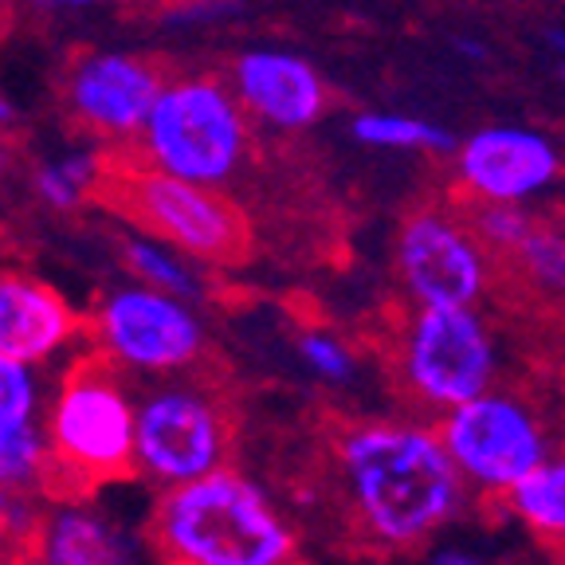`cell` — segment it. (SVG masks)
<instances>
[{
	"mask_svg": "<svg viewBox=\"0 0 565 565\" xmlns=\"http://www.w3.org/2000/svg\"><path fill=\"white\" fill-rule=\"evenodd\" d=\"M334 459L353 519L381 550L433 542L468 499L440 433L424 424H358L342 433Z\"/></svg>",
	"mask_w": 565,
	"mask_h": 565,
	"instance_id": "1",
	"label": "cell"
},
{
	"mask_svg": "<svg viewBox=\"0 0 565 565\" xmlns=\"http://www.w3.org/2000/svg\"><path fill=\"white\" fill-rule=\"evenodd\" d=\"M146 542L158 565H302L299 534L271 494L228 463L166 487Z\"/></svg>",
	"mask_w": 565,
	"mask_h": 565,
	"instance_id": "2",
	"label": "cell"
},
{
	"mask_svg": "<svg viewBox=\"0 0 565 565\" xmlns=\"http://www.w3.org/2000/svg\"><path fill=\"white\" fill-rule=\"evenodd\" d=\"M47 479L60 499H87L98 483L134 471V397L118 365L83 358L63 377L44 420Z\"/></svg>",
	"mask_w": 565,
	"mask_h": 565,
	"instance_id": "3",
	"label": "cell"
},
{
	"mask_svg": "<svg viewBox=\"0 0 565 565\" xmlns=\"http://www.w3.org/2000/svg\"><path fill=\"white\" fill-rule=\"evenodd\" d=\"M247 122L252 118L244 115L228 83L212 75H181L161 83L138 138L130 141V150L118 153H130L141 166L181 181L221 189L247 158Z\"/></svg>",
	"mask_w": 565,
	"mask_h": 565,
	"instance_id": "4",
	"label": "cell"
},
{
	"mask_svg": "<svg viewBox=\"0 0 565 565\" xmlns=\"http://www.w3.org/2000/svg\"><path fill=\"white\" fill-rule=\"evenodd\" d=\"M98 201L196 264H236L247 247L239 212L216 189L141 166L130 153H110Z\"/></svg>",
	"mask_w": 565,
	"mask_h": 565,
	"instance_id": "5",
	"label": "cell"
},
{
	"mask_svg": "<svg viewBox=\"0 0 565 565\" xmlns=\"http://www.w3.org/2000/svg\"><path fill=\"white\" fill-rule=\"evenodd\" d=\"M499 350L476 307H416L401 338V381L433 413L494 385Z\"/></svg>",
	"mask_w": 565,
	"mask_h": 565,
	"instance_id": "6",
	"label": "cell"
},
{
	"mask_svg": "<svg viewBox=\"0 0 565 565\" xmlns=\"http://www.w3.org/2000/svg\"><path fill=\"white\" fill-rule=\"evenodd\" d=\"M98 358L134 373H181L204 353V322L189 299L126 282L90 310Z\"/></svg>",
	"mask_w": 565,
	"mask_h": 565,
	"instance_id": "7",
	"label": "cell"
},
{
	"mask_svg": "<svg viewBox=\"0 0 565 565\" xmlns=\"http://www.w3.org/2000/svg\"><path fill=\"white\" fill-rule=\"evenodd\" d=\"M228 416L204 388L166 385L134 401V471L161 491L224 468Z\"/></svg>",
	"mask_w": 565,
	"mask_h": 565,
	"instance_id": "8",
	"label": "cell"
},
{
	"mask_svg": "<svg viewBox=\"0 0 565 565\" xmlns=\"http://www.w3.org/2000/svg\"><path fill=\"white\" fill-rule=\"evenodd\" d=\"M436 433L463 487L479 494H507L550 456L546 428L534 408L494 388L440 413Z\"/></svg>",
	"mask_w": 565,
	"mask_h": 565,
	"instance_id": "9",
	"label": "cell"
},
{
	"mask_svg": "<svg viewBox=\"0 0 565 565\" xmlns=\"http://www.w3.org/2000/svg\"><path fill=\"white\" fill-rule=\"evenodd\" d=\"M397 275L416 307H479L491 279V252L463 221L424 209L401 224Z\"/></svg>",
	"mask_w": 565,
	"mask_h": 565,
	"instance_id": "10",
	"label": "cell"
},
{
	"mask_svg": "<svg viewBox=\"0 0 565 565\" xmlns=\"http://www.w3.org/2000/svg\"><path fill=\"white\" fill-rule=\"evenodd\" d=\"M161 83H166L161 67L141 55L83 52L67 63L63 75V110L83 134L115 153L130 150Z\"/></svg>",
	"mask_w": 565,
	"mask_h": 565,
	"instance_id": "11",
	"label": "cell"
},
{
	"mask_svg": "<svg viewBox=\"0 0 565 565\" xmlns=\"http://www.w3.org/2000/svg\"><path fill=\"white\" fill-rule=\"evenodd\" d=\"M562 173V153L530 126H483L456 150V177L476 204H526Z\"/></svg>",
	"mask_w": 565,
	"mask_h": 565,
	"instance_id": "12",
	"label": "cell"
},
{
	"mask_svg": "<svg viewBox=\"0 0 565 565\" xmlns=\"http://www.w3.org/2000/svg\"><path fill=\"white\" fill-rule=\"evenodd\" d=\"M228 87L247 118L295 134L307 130L327 110V83L302 55L282 47H252L232 63Z\"/></svg>",
	"mask_w": 565,
	"mask_h": 565,
	"instance_id": "13",
	"label": "cell"
},
{
	"mask_svg": "<svg viewBox=\"0 0 565 565\" xmlns=\"http://www.w3.org/2000/svg\"><path fill=\"white\" fill-rule=\"evenodd\" d=\"M79 315L52 282L24 271H0V353L40 365L79 338Z\"/></svg>",
	"mask_w": 565,
	"mask_h": 565,
	"instance_id": "14",
	"label": "cell"
},
{
	"mask_svg": "<svg viewBox=\"0 0 565 565\" xmlns=\"http://www.w3.org/2000/svg\"><path fill=\"white\" fill-rule=\"evenodd\" d=\"M28 557L32 565H134L130 539L83 499H63L60 511L35 522Z\"/></svg>",
	"mask_w": 565,
	"mask_h": 565,
	"instance_id": "15",
	"label": "cell"
},
{
	"mask_svg": "<svg viewBox=\"0 0 565 565\" xmlns=\"http://www.w3.org/2000/svg\"><path fill=\"white\" fill-rule=\"evenodd\" d=\"M503 499L514 519L539 539L565 542V456H546Z\"/></svg>",
	"mask_w": 565,
	"mask_h": 565,
	"instance_id": "16",
	"label": "cell"
},
{
	"mask_svg": "<svg viewBox=\"0 0 565 565\" xmlns=\"http://www.w3.org/2000/svg\"><path fill=\"white\" fill-rule=\"evenodd\" d=\"M122 264L134 275V282H146L153 291L177 295V299L189 302L204 299V279L193 259L169 247L166 239L150 236V232H130L122 239Z\"/></svg>",
	"mask_w": 565,
	"mask_h": 565,
	"instance_id": "17",
	"label": "cell"
},
{
	"mask_svg": "<svg viewBox=\"0 0 565 565\" xmlns=\"http://www.w3.org/2000/svg\"><path fill=\"white\" fill-rule=\"evenodd\" d=\"M106 166H110V153H103V150L63 153V158H52L35 169L32 189L47 209L71 212V209H79L83 201H90V196H98Z\"/></svg>",
	"mask_w": 565,
	"mask_h": 565,
	"instance_id": "18",
	"label": "cell"
},
{
	"mask_svg": "<svg viewBox=\"0 0 565 565\" xmlns=\"http://www.w3.org/2000/svg\"><path fill=\"white\" fill-rule=\"evenodd\" d=\"M47 479V440L44 424L35 420H17L0 424V487L12 494L44 491Z\"/></svg>",
	"mask_w": 565,
	"mask_h": 565,
	"instance_id": "19",
	"label": "cell"
},
{
	"mask_svg": "<svg viewBox=\"0 0 565 565\" xmlns=\"http://www.w3.org/2000/svg\"><path fill=\"white\" fill-rule=\"evenodd\" d=\"M353 138L365 141V146H381V150H451L456 141L444 126L424 122L413 115H358L353 118Z\"/></svg>",
	"mask_w": 565,
	"mask_h": 565,
	"instance_id": "20",
	"label": "cell"
},
{
	"mask_svg": "<svg viewBox=\"0 0 565 565\" xmlns=\"http://www.w3.org/2000/svg\"><path fill=\"white\" fill-rule=\"evenodd\" d=\"M511 259L534 287L550 295H565V232L534 221L511 252Z\"/></svg>",
	"mask_w": 565,
	"mask_h": 565,
	"instance_id": "21",
	"label": "cell"
},
{
	"mask_svg": "<svg viewBox=\"0 0 565 565\" xmlns=\"http://www.w3.org/2000/svg\"><path fill=\"white\" fill-rule=\"evenodd\" d=\"M40 416V377L35 365L0 353V424H17Z\"/></svg>",
	"mask_w": 565,
	"mask_h": 565,
	"instance_id": "22",
	"label": "cell"
},
{
	"mask_svg": "<svg viewBox=\"0 0 565 565\" xmlns=\"http://www.w3.org/2000/svg\"><path fill=\"white\" fill-rule=\"evenodd\" d=\"M530 212L522 204H479L476 216H471V232L487 252H503L511 256L519 239L530 232Z\"/></svg>",
	"mask_w": 565,
	"mask_h": 565,
	"instance_id": "23",
	"label": "cell"
},
{
	"mask_svg": "<svg viewBox=\"0 0 565 565\" xmlns=\"http://www.w3.org/2000/svg\"><path fill=\"white\" fill-rule=\"evenodd\" d=\"M299 358L318 381H330V385H345L358 373L350 345L330 334V330H307V334H299Z\"/></svg>",
	"mask_w": 565,
	"mask_h": 565,
	"instance_id": "24",
	"label": "cell"
},
{
	"mask_svg": "<svg viewBox=\"0 0 565 565\" xmlns=\"http://www.w3.org/2000/svg\"><path fill=\"white\" fill-rule=\"evenodd\" d=\"M35 514H28V494H12L0 487V550L4 546H24L32 542Z\"/></svg>",
	"mask_w": 565,
	"mask_h": 565,
	"instance_id": "25",
	"label": "cell"
},
{
	"mask_svg": "<svg viewBox=\"0 0 565 565\" xmlns=\"http://www.w3.org/2000/svg\"><path fill=\"white\" fill-rule=\"evenodd\" d=\"M228 12H232L228 0H189V4H181V12H173V20L201 24V20H221V17H228Z\"/></svg>",
	"mask_w": 565,
	"mask_h": 565,
	"instance_id": "26",
	"label": "cell"
},
{
	"mask_svg": "<svg viewBox=\"0 0 565 565\" xmlns=\"http://www.w3.org/2000/svg\"><path fill=\"white\" fill-rule=\"evenodd\" d=\"M424 565H491V562L471 546H436Z\"/></svg>",
	"mask_w": 565,
	"mask_h": 565,
	"instance_id": "27",
	"label": "cell"
},
{
	"mask_svg": "<svg viewBox=\"0 0 565 565\" xmlns=\"http://www.w3.org/2000/svg\"><path fill=\"white\" fill-rule=\"evenodd\" d=\"M28 4L47 9V12H83V9H90V4H98V0H28Z\"/></svg>",
	"mask_w": 565,
	"mask_h": 565,
	"instance_id": "28",
	"label": "cell"
},
{
	"mask_svg": "<svg viewBox=\"0 0 565 565\" xmlns=\"http://www.w3.org/2000/svg\"><path fill=\"white\" fill-rule=\"evenodd\" d=\"M17 126V106H12V98L0 90V130H12Z\"/></svg>",
	"mask_w": 565,
	"mask_h": 565,
	"instance_id": "29",
	"label": "cell"
},
{
	"mask_svg": "<svg viewBox=\"0 0 565 565\" xmlns=\"http://www.w3.org/2000/svg\"><path fill=\"white\" fill-rule=\"evenodd\" d=\"M12 166V146H9V134L0 130V173Z\"/></svg>",
	"mask_w": 565,
	"mask_h": 565,
	"instance_id": "30",
	"label": "cell"
},
{
	"mask_svg": "<svg viewBox=\"0 0 565 565\" xmlns=\"http://www.w3.org/2000/svg\"><path fill=\"white\" fill-rule=\"evenodd\" d=\"M562 75H565V63H562Z\"/></svg>",
	"mask_w": 565,
	"mask_h": 565,
	"instance_id": "31",
	"label": "cell"
}]
</instances>
